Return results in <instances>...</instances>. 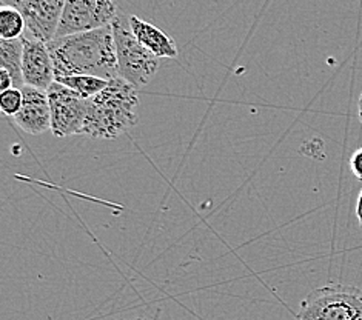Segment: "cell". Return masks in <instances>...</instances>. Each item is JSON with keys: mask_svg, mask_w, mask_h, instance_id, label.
<instances>
[{"mask_svg": "<svg viewBox=\"0 0 362 320\" xmlns=\"http://www.w3.org/2000/svg\"><path fill=\"white\" fill-rule=\"evenodd\" d=\"M53 57L56 79L88 74L113 81L119 76L113 27L73 34L47 43Z\"/></svg>", "mask_w": 362, "mask_h": 320, "instance_id": "1", "label": "cell"}, {"mask_svg": "<svg viewBox=\"0 0 362 320\" xmlns=\"http://www.w3.org/2000/svg\"><path fill=\"white\" fill-rule=\"evenodd\" d=\"M136 90L122 77H116L98 96L87 99V116L81 136L111 141L137 125L139 96Z\"/></svg>", "mask_w": 362, "mask_h": 320, "instance_id": "2", "label": "cell"}, {"mask_svg": "<svg viewBox=\"0 0 362 320\" xmlns=\"http://www.w3.org/2000/svg\"><path fill=\"white\" fill-rule=\"evenodd\" d=\"M111 27L115 32L119 76L134 88H144L158 73L160 59L136 39L125 14L119 13Z\"/></svg>", "mask_w": 362, "mask_h": 320, "instance_id": "3", "label": "cell"}, {"mask_svg": "<svg viewBox=\"0 0 362 320\" xmlns=\"http://www.w3.org/2000/svg\"><path fill=\"white\" fill-rule=\"evenodd\" d=\"M298 320H362V290L330 283L300 302Z\"/></svg>", "mask_w": 362, "mask_h": 320, "instance_id": "4", "label": "cell"}, {"mask_svg": "<svg viewBox=\"0 0 362 320\" xmlns=\"http://www.w3.org/2000/svg\"><path fill=\"white\" fill-rule=\"evenodd\" d=\"M117 16L119 0H66L56 39L110 27Z\"/></svg>", "mask_w": 362, "mask_h": 320, "instance_id": "5", "label": "cell"}, {"mask_svg": "<svg viewBox=\"0 0 362 320\" xmlns=\"http://www.w3.org/2000/svg\"><path fill=\"white\" fill-rule=\"evenodd\" d=\"M47 94L51 108V133L56 137L81 134L87 116V99L59 82L51 85Z\"/></svg>", "mask_w": 362, "mask_h": 320, "instance_id": "6", "label": "cell"}, {"mask_svg": "<svg viewBox=\"0 0 362 320\" xmlns=\"http://www.w3.org/2000/svg\"><path fill=\"white\" fill-rule=\"evenodd\" d=\"M66 0H14L31 37L49 43L56 39Z\"/></svg>", "mask_w": 362, "mask_h": 320, "instance_id": "7", "label": "cell"}, {"mask_svg": "<svg viewBox=\"0 0 362 320\" xmlns=\"http://www.w3.org/2000/svg\"><path fill=\"white\" fill-rule=\"evenodd\" d=\"M23 42V60L22 76L23 85L33 86L40 91H48L51 85L56 82L54 62L48 45L45 42L36 39L22 37Z\"/></svg>", "mask_w": 362, "mask_h": 320, "instance_id": "8", "label": "cell"}, {"mask_svg": "<svg viewBox=\"0 0 362 320\" xmlns=\"http://www.w3.org/2000/svg\"><path fill=\"white\" fill-rule=\"evenodd\" d=\"M23 105L21 111L13 117L16 125L22 131L31 136H40L51 129V108L47 91H40L33 86L25 85Z\"/></svg>", "mask_w": 362, "mask_h": 320, "instance_id": "9", "label": "cell"}, {"mask_svg": "<svg viewBox=\"0 0 362 320\" xmlns=\"http://www.w3.org/2000/svg\"><path fill=\"white\" fill-rule=\"evenodd\" d=\"M132 31L142 45L151 51V53L159 59H176L177 57V47L176 42L171 39L168 34L154 27L153 23L142 20L141 17L130 16Z\"/></svg>", "mask_w": 362, "mask_h": 320, "instance_id": "10", "label": "cell"}, {"mask_svg": "<svg viewBox=\"0 0 362 320\" xmlns=\"http://www.w3.org/2000/svg\"><path fill=\"white\" fill-rule=\"evenodd\" d=\"M22 60H23V42L16 40H0V68H4L11 74L14 88H23L22 76Z\"/></svg>", "mask_w": 362, "mask_h": 320, "instance_id": "11", "label": "cell"}, {"mask_svg": "<svg viewBox=\"0 0 362 320\" xmlns=\"http://www.w3.org/2000/svg\"><path fill=\"white\" fill-rule=\"evenodd\" d=\"M56 82L68 86V88H71L83 99H91L94 96H98L100 91L105 90L110 81H105L102 79V77H96V76L79 74V76L59 77V79H56Z\"/></svg>", "mask_w": 362, "mask_h": 320, "instance_id": "12", "label": "cell"}, {"mask_svg": "<svg viewBox=\"0 0 362 320\" xmlns=\"http://www.w3.org/2000/svg\"><path fill=\"white\" fill-rule=\"evenodd\" d=\"M27 23L22 13L14 5H2L0 8V37L2 40L22 39Z\"/></svg>", "mask_w": 362, "mask_h": 320, "instance_id": "13", "label": "cell"}, {"mask_svg": "<svg viewBox=\"0 0 362 320\" xmlns=\"http://www.w3.org/2000/svg\"><path fill=\"white\" fill-rule=\"evenodd\" d=\"M23 105L22 88H10L0 94V109L5 116L14 117Z\"/></svg>", "mask_w": 362, "mask_h": 320, "instance_id": "14", "label": "cell"}, {"mask_svg": "<svg viewBox=\"0 0 362 320\" xmlns=\"http://www.w3.org/2000/svg\"><path fill=\"white\" fill-rule=\"evenodd\" d=\"M350 170L358 180L362 182V148H358L350 158Z\"/></svg>", "mask_w": 362, "mask_h": 320, "instance_id": "15", "label": "cell"}, {"mask_svg": "<svg viewBox=\"0 0 362 320\" xmlns=\"http://www.w3.org/2000/svg\"><path fill=\"white\" fill-rule=\"evenodd\" d=\"M10 88H14L13 77L6 70H4V68H0V91L4 93Z\"/></svg>", "mask_w": 362, "mask_h": 320, "instance_id": "16", "label": "cell"}, {"mask_svg": "<svg viewBox=\"0 0 362 320\" xmlns=\"http://www.w3.org/2000/svg\"><path fill=\"white\" fill-rule=\"evenodd\" d=\"M356 218H358L359 225L362 228V191H361V194L358 197V202H356Z\"/></svg>", "mask_w": 362, "mask_h": 320, "instance_id": "17", "label": "cell"}, {"mask_svg": "<svg viewBox=\"0 0 362 320\" xmlns=\"http://www.w3.org/2000/svg\"><path fill=\"white\" fill-rule=\"evenodd\" d=\"M358 116H359V120H361V124H362V94H361L359 99H358Z\"/></svg>", "mask_w": 362, "mask_h": 320, "instance_id": "18", "label": "cell"}]
</instances>
